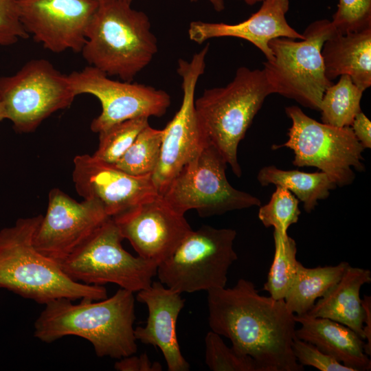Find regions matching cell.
<instances>
[{
    "label": "cell",
    "mask_w": 371,
    "mask_h": 371,
    "mask_svg": "<svg viewBox=\"0 0 371 371\" xmlns=\"http://www.w3.org/2000/svg\"><path fill=\"white\" fill-rule=\"evenodd\" d=\"M207 292L211 330L230 339L238 353L251 357L258 371L304 370L293 351L295 315L284 300L260 295L244 278L232 288Z\"/></svg>",
    "instance_id": "1"
},
{
    "label": "cell",
    "mask_w": 371,
    "mask_h": 371,
    "mask_svg": "<svg viewBox=\"0 0 371 371\" xmlns=\"http://www.w3.org/2000/svg\"><path fill=\"white\" fill-rule=\"evenodd\" d=\"M71 301L59 298L45 304L34 323L36 338L51 343L67 335L78 336L91 343L99 357L120 359L137 352L133 292L120 288L103 300Z\"/></svg>",
    "instance_id": "2"
},
{
    "label": "cell",
    "mask_w": 371,
    "mask_h": 371,
    "mask_svg": "<svg viewBox=\"0 0 371 371\" xmlns=\"http://www.w3.org/2000/svg\"><path fill=\"white\" fill-rule=\"evenodd\" d=\"M42 217L21 218L0 231V288L45 305L59 298L107 297L105 287L73 280L36 249L34 236Z\"/></svg>",
    "instance_id": "3"
},
{
    "label": "cell",
    "mask_w": 371,
    "mask_h": 371,
    "mask_svg": "<svg viewBox=\"0 0 371 371\" xmlns=\"http://www.w3.org/2000/svg\"><path fill=\"white\" fill-rule=\"evenodd\" d=\"M86 34L84 59L105 73L131 82L157 53L148 16L122 0H98Z\"/></svg>",
    "instance_id": "4"
},
{
    "label": "cell",
    "mask_w": 371,
    "mask_h": 371,
    "mask_svg": "<svg viewBox=\"0 0 371 371\" xmlns=\"http://www.w3.org/2000/svg\"><path fill=\"white\" fill-rule=\"evenodd\" d=\"M272 89L262 69L238 68L225 87L205 89L194 100L199 122L211 144L237 177L242 175L238 147Z\"/></svg>",
    "instance_id": "5"
},
{
    "label": "cell",
    "mask_w": 371,
    "mask_h": 371,
    "mask_svg": "<svg viewBox=\"0 0 371 371\" xmlns=\"http://www.w3.org/2000/svg\"><path fill=\"white\" fill-rule=\"evenodd\" d=\"M336 32L331 21L321 19L307 26L303 39L271 40L273 57L263 63L262 70L273 93L319 111L324 91L333 84L325 76L321 52L324 42Z\"/></svg>",
    "instance_id": "6"
},
{
    "label": "cell",
    "mask_w": 371,
    "mask_h": 371,
    "mask_svg": "<svg viewBox=\"0 0 371 371\" xmlns=\"http://www.w3.org/2000/svg\"><path fill=\"white\" fill-rule=\"evenodd\" d=\"M236 237L231 228L202 225L192 229L157 266L159 281L179 293L225 287L229 267L238 259Z\"/></svg>",
    "instance_id": "7"
},
{
    "label": "cell",
    "mask_w": 371,
    "mask_h": 371,
    "mask_svg": "<svg viewBox=\"0 0 371 371\" xmlns=\"http://www.w3.org/2000/svg\"><path fill=\"white\" fill-rule=\"evenodd\" d=\"M292 124L288 139L273 148L286 147L294 153V166H312L325 172L337 186L351 184L353 170L363 171V146L350 126L336 127L319 122L297 106L285 108Z\"/></svg>",
    "instance_id": "8"
},
{
    "label": "cell",
    "mask_w": 371,
    "mask_h": 371,
    "mask_svg": "<svg viewBox=\"0 0 371 371\" xmlns=\"http://www.w3.org/2000/svg\"><path fill=\"white\" fill-rule=\"evenodd\" d=\"M123 239L116 223L109 218L59 265L76 282L102 286L114 283L138 292L152 283L157 265L128 253L122 245Z\"/></svg>",
    "instance_id": "9"
},
{
    "label": "cell",
    "mask_w": 371,
    "mask_h": 371,
    "mask_svg": "<svg viewBox=\"0 0 371 371\" xmlns=\"http://www.w3.org/2000/svg\"><path fill=\"white\" fill-rule=\"evenodd\" d=\"M227 163L211 144L186 164L161 195L179 212L195 210L201 217L260 206L256 196L234 188L226 177Z\"/></svg>",
    "instance_id": "10"
},
{
    "label": "cell",
    "mask_w": 371,
    "mask_h": 371,
    "mask_svg": "<svg viewBox=\"0 0 371 371\" xmlns=\"http://www.w3.org/2000/svg\"><path fill=\"white\" fill-rule=\"evenodd\" d=\"M76 94L65 75L43 58L27 62L16 74L0 76V102L19 133L35 131L48 117L69 107Z\"/></svg>",
    "instance_id": "11"
},
{
    "label": "cell",
    "mask_w": 371,
    "mask_h": 371,
    "mask_svg": "<svg viewBox=\"0 0 371 371\" xmlns=\"http://www.w3.org/2000/svg\"><path fill=\"white\" fill-rule=\"evenodd\" d=\"M208 50L207 44L190 60H178L177 71L182 80V102L178 111L163 129L159 159L152 174L159 195L179 171L210 144L194 106L195 90L205 71Z\"/></svg>",
    "instance_id": "12"
},
{
    "label": "cell",
    "mask_w": 371,
    "mask_h": 371,
    "mask_svg": "<svg viewBox=\"0 0 371 371\" xmlns=\"http://www.w3.org/2000/svg\"><path fill=\"white\" fill-rule=\"evenodd\" d=\"M76 95L97 98L101 113L91 123V130L100 133L110 126L133 118L161 117L171 104L170 95L152 86L112 80L105 73L87 66L68 74Z\"/></svg>",
    "instance_id": "13"
},
{
    "label": "cell",
    "mask_w": 371,
    "mask_h": 371,
    "mask_svg": "<svg viewBox=\"0 0 371 371\" xmlns=\"http://www.w3.org/2000/svg\"><path fill=\"white\" fill-rule=\"evenodd\" d=\"M110 217L93 200L79 202L55 188L34 236L36 249L60 264Z\"/></svg>",
    "instance_id": "14"
},
{
    "label": "cell",
    "mask_w": 371,
    "mask_h": 371,
    "mask_svg": "<svg viewBox=\"0 0 371 371\" xmlns=\"http://www.w3.org/2000/svg\"><path fill=\"white\" fill-rule=\"evenodd\" d=\"M98 5V0H18L25 30L54 53L81 52Z\"/></svg>",
    "instance_id": "15"
},
{
    "label": "cell",
    "mask_w": 371,
    "mask_h": 371,
    "mask_svg": "<svg viewBox=\"0 0 371 371\" xmlns=\"http://www.w3.org/2000/svg\"><path fill=\"white\" fill-rule=\"evenodd\" d=\"M112 218L137 255L157 266L170 256L192 230L185 214L159 194Z\"/></svg>",
    "instance_id": "16"
},
{
    "label": "cell",
    "mask_w": 371,
    "mask_h": 371,
    "mask_svg": "<svg viewBox=\"0 0 371 371\" xmlns=\"http://www.w3.org/2000/svg\"><path fill=\"white\" fill-rule=\"evenodd\" d=\"M72 179L77 193L98 202L110 218L159 194L152 175L128 174L93 155L74 157Z\"/></svg>",
    "instance_id": "17"
},
{
    "label": "cell",
    "mask_w": 371,
    "mask_h": 371,
    "mask_svg": "<svg viewBox=\"0 0 371 371\" xmlns=\"http://www.w3.org/2000/svg\"><path fill=\"white\" fill-rule=\"evenodd\" d=\"M137 293L136 299L146 305L148 316L145 326L134 328L136 340L158 347L169 371L189 370L177 336V322L185 303L181 293L159 281H153Z\"/></svg>",
    "instance_id": "18"
},
{
    "label": "cell",
    "mask_w": 371,
    "mask_h": 371,
    "mask_svg": "<svg viewBox=\"0 0 371 371\" xmlns=\"http://www.w3.org/2000/svg\"><path fill=\"white\" fill-rule=\"evenodd\" d=\"M261 7L249 18L236 24L192 21L188 27L191 41L198 44L218 37H236L246 40L265 56L273 57L269 42L277 38L303 39L286 21V13L289 8V0H263Z\"/></svg>",
    "instance_id": "19"
},
{
    "label": "cell",
    "mask_w": 371,
    "mask_h": 371,
    "mask_svg": "<svg viewBox=\"0 0 371 371\" xmlns=\"http://www.w3.org/2000/svg\"><path fill=\"white\" fill-rule=\"evenodd\" d=\"M295 337L315 345L324 353L353 371L370 370L371 360L365 352L366 342L348 326L327 318L308 314L295 315Z\"/></svg>",
    "instance_id": "20"
},
{
    "label": "cell",
    "mask_w": 371,
    "mask_h": 371,
    "mask_svg": "<svg viewBox=\"0 0 371 371\" xmlns=\"http://www.w3.org/2000/svg\"><path fill=\"white\" fill-rule=\"evenodd\" d=\"M321 54L330 81L348 75L363 91L371 86V27L344 34L336 32L324 42Z\"/></svg>",
    "instance_id": "21"
},
{
    "label": "cell",
    "mask_w": 371,
    "mask_h": 371,
    "mask_svg": "<svg viewBox=\"0 0 371 371\" xmlns=\"http://www.w3.org/2000/svg\"><path fill=\"white\" fill-rule=\"evenodd\" d=\"M370 282L369 269L350 265L339 281L315 302L306 314L344 324L365 340L363 330L365 313L360 290L363 285Z\"/></svg>",
    "instance_id": "22"
},
{
    "label": "cell",
    "mask_w": 371,
    "mask_h": 371,
    "mask_svg": "<svg viewBox=\"0 0 371 371\" xmlns=\"http://www.w3.org/2000/svg\"><path fill=\"white\" fill-rule=\"evenodd\" d=\"M257 179L262 186L273 184L287 189L303 203L304 209L308 213L315 209L319 200L326 199L330 191L337 187L324 172L285 170L275 166L261 168Z\"/></svg>",
    "instance_id": "23"
},
{
    "label": "cell",
    "mask_w": 371,
    "mask_h": 371,
    "mask_svg": "<svg viewBox=\"0 0 371 371\" xmlns=\"http://www.w3.org/2000/svg\"><path fill=\"white\" fill-rule=\"evenodd\" d=\"M349 266L348 262H341L334 266L308 268L300 262L295 280L284 298L288 309L296 315L308 313L317 299L339 281Z\"/></svg>",
    "instance_id": "24"
},
{
    "label": "cell",
    "mask_w": 371,
    "mask_h": 371,
    "mask_svg": "<svg viewBox=\"0 0 371 371\" xmlns=\"http://www.w3.org/2000/svg\"><path fill=\"white\" fill-rule=\"evenodd\" d=\"M363 93L349 76H340L322 96L319 110L322 122L336 127L350 126L356 115L361 111Z\"/></svg>",
    "instance_id": "25"
},
{
    "label": "cell",
    "mask_w": 371,
    "mask_h": 371,
    "mask_svg": "<svg viewBox=\"0 0 371 371\" xmlns=\"http://www.w3.org/2000/svg\"><path fill=\"white\" fill-rule=\"evenodd\" d=\"M275 252L263 290L276 300H284L295 280L300 262L297 245L288 234L273 231Z\"/></svg>",
    "instance_id": "26"
},
{
    "label": "cell",
    "mask_w": 371,
    "mask_h": 371,
    "mask_svg": "<svg viewBox=\"0 0 371 371\" xmlns=\"http://www.w3.org/2000/svg\"><path fill=\"white\" fill-rule=\"evenodd\" d=\"M162 136L163 129L154 128L147 125L113 164L132 175H152L159 162Z\"/></svg>",
    "instance_id": "27"
},
{
    "label": "cell",
    "mask_w": 371,
    "mask_h": 371,
    "mask_svg": "<svg viewBox=\"0 0 371 371\" xmlns=\"http://www.w3.org/2000/svg\"><path fill=\"white\" fill-rule=\"evenodd\" d=\"M148 124V118L137 117L110 126L99 133L98 147L93 155L104 162L115 164Z\"/></svg>",
    "instance_id": "28"
},
{
    "label": "cell",
    "mask_w": 371,
    "mask_h": 371,
    "mask_svg": "<svg viewBox=\"0 0 371 371\" xmlns=\"http://www.w3.org/2000/svg\"><path fill=\"white\" fill-rule=\"evenodd\" d=\"M269 201L260 207L258 218L266 227L286 234L288 228L298 221L299 200L287 189L276 186Z\"/></svg>",
    "instance_id": "29"
},
{
    "label": "cell",
    "mask_w": 371,
    "mask_h": 371,
    "mask_svg": "<svg viewBox=\"0 0 371 371\" xmlns=\"http://www.w3.org/2000/svg\"><path fill=\"white\" fill-rule=\"evenodd\" d=\"M205 362L213 371H258L250 357L228 347L218 334L209 331L205 337Z\"/></svg>",
    "instance_id": "30"
},
{
    "label": "cell",
    "mask_w": 371,
    "mask_h": 371,
    "mask_svg": "<svg viewBox=\"0 0 371 371\" xmlns=\"http://www.w3.org/2000/svg\"><path fill=\"white\" fill-rule=\"evenodd\" d=\"M331 22L341 34L371 27V0H339Z\"/></svg>",
    "instance_id": "31"
},
{
    "label": "cell",
    "mask_w": 371,
    "mask_h": 371,
    "mask_svg": "<svg viewBox=\"0 0 371 371\" xmlns=\"http://www.w3.org/2000/svg\"><path fill=\"white\" fill-rule=\"evenodd\" d=\"M293 351L297 362L302 366H313L320 371H353L322 352L315 345L296 337L293 342Z\"/></svg>",
    "instance_id": "32"
},
{
    "label": "cell",
    "mask_w": 371,
    "mask_h": 371,
    "mask_svg": "<svg viewBox=\"0 0 371 371\" xmlns=\"http://www.w3.org/2000/svg\"><path fill=\"white\" fill-rule=\"evenodd\" d=\"M29 35L20 19L18 0H0V45H13Z\"/></svg>",
    "instance_id": "33"
},
{
    "label": "cell",
    "mask_w": 371,
    "mask_h": 371,
    "mask_svg": "<svg viewBox=\"0 0 371 371\" xmlns=\"http://www.w3.org/2000/svg\"><path fill=\"white\" fill-rule=\"evenodd\" d=\"M114 368L119 371H161L162 366L159 362H152L146 353L139 356L133 355L120 359Z\"/></svg>",
    "instance_id": "34"
},
{
    "label": "cell",
    "mask_w": 371,
    "mask_h": 371,
    "mask_svg": "<svg viewBox=\"0 0 371 371\" xmlns=\"http://www.w3.org/2000/svg\"><path fill=\"white\" fill-rule=\"evenodd\" d=\"M350 127L363 148H370L371 122L362 111L356 115Z\"/></svg>",
    "instance_id": "35"
},
{
    "label": "cell",
    "mask_w": 371,
    "mask_h": 371,
    "mask_svg": "<svg viewBox=\"0 0 371 371\" xmlns=\"http://www.w3.org/2000/svg\"><path fill=\"white\" fill-rule=\"evenodd\" d=\"M362 306L365 313L363 320V335L367 341L365 345V352L370 357L371 355V297L364 295L361 300Z\"/></svg>",
    "instance_id": "36"
},
{
    "label": "cell",
    "mask_w": 371,
    "mask_h": 371,
    "mask_svg": "<svg viewBox=\"0 0 371 371\" xmlns=\"http://www.w3.org/2000/svg\"><path fill=\"white\" fill-rule=\"evenodd\" d=\"M192 2H196L198 0H190ZM212 5L214 9L217 12H221L225 8V0H208Z\"/></svg>",
    "instance_id": "37"
},
{
    "label": "cell",
    "mask_w": 371,
    "mask_h": 371,
    "mask_svg": "<svg viewBox=\"0 0 371 371\" xmlns=\"http://www.w3.org/2000/svg\"><path fill=\"white\" fill-rule=\"evenodd\" d=\"M5 119V115L4 112V109L3 108V106L1 103L0 102V121Z\"/></svg>",
    "instance_id": "38"
},
{
    "label": "cell",
    "mask_w": 371,
    "mask_h": 371,
    "mask_svg": "<svg viewBox=\"0 0 371 371\" xmlns=\"http://www.w3.org/2000/svg\"><path fill=\"white\" fill-rule=\"evenodd\" d=\"M248 5H254L257 2L262 1L263 0H244Z\"/></svg>",
    "instance_id": "39"
},
{
    "label": "cell",
    "mask_w": 371,
    "mask_h": 371,
    "mask_svg": "<svg viewBox=\"0 0 371 371\" xmlns=\"http://www.w3.org/2000/svg\"><path fill=\"white\" fill-rule=\"evenodd\" d=\"M122 1H124L125 3L129 4V5H131L132 1H133V0H122Z\"/></svg>",
    "instance_id": "40"
}]
</instances>
